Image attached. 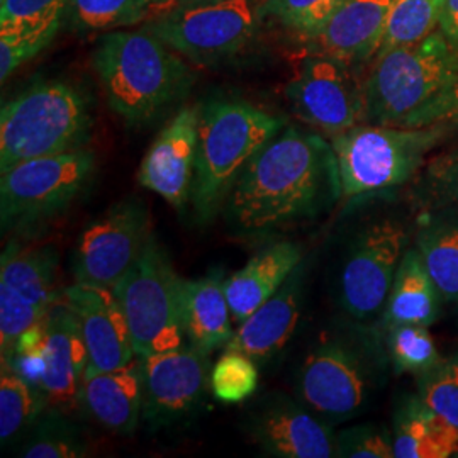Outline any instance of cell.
Returning a JSON list of instances; mask_svg holds the SVG:
<instances>
[{
    "mask_svg": "<svg viewBox=\"0 0 458 458\" xmlns=\"http://www.w3.org/2000/svg\"><path fill=\"white\" fill-rule=\"evenodd\" d=\"M342 197L331 141L285 124L242 170L229 192L226 216L238 231L262 233L316 219Z\"/></svg>",
    "mask_w": 458,
    "mask_h": 458,
    "instance_id": "cell-1",
    "label": "cell"
},
{
    "mask_svg": "<svg viewBox=\"0 0 458 458\" xmlns=\"http://www.w3.org/2000/svg\"><path fill=\"white\" fill-rule=\"evenodd\" d=\"M393 370L384 333L352 319L310 346L297 372V395L327 423L360 416Z\"/></svg>",
    "mask_w": 458,
    "mask_h": 458,
    "instance_id": "cell-2",
    "label": "cell"
},
{
    "mask_svg": "<svg viewBox=\"0 0 458 458\" xmlns=\"http://www.w3.org/2000/svg\"><path fill=\"white\" fill-rule=\"evenodd\" d=\"M92 65L115 115L141 126L185 98L196 81L185 58L148 30H113L92 51Z\"/></svg>",
    "mask_w": 458,
    "mask_h": 458,
    "instance_id": "cell-3",
    "label": "cell"
},
{
    "mask_svg": "<svg viewBox=\"0 0 458 458\" xmlns=\"http://www.w3.org/2000/svg\"><path fill=\"white\" fill-rule=\"evenodd\" d=\"M282 115L240 98H216L199 106L192 208L199 223L214 219L242 170L285 128Z\"/></svg>",
    "mask_w": 458,
    "mask_h": 458,
    "instance_id": "cell-4",
    "label": "cell"
},
{
    "mask_svg": "<svg viewBox=\"0 0 458 458\" xmlns=\"http://www.w3.org/2000/svg\"><path fill=\"white\" fill-rule=\"evenodd\" d=\"M458 79V53L440 30L423 41L378 51L363 82L365 121L408 128Z\"/></svg>",
    "mask_w": 458,
    "mask_h": 458,
    "instance_id": "cell-5",
    "label": "cell"
},
{
    "mask_svg": "<svg viewBox=\"0 0 458 458\" xmlns=\"http://www.w3.org/2000/svg\"><path fill=\"white\" fill-rule=\"evenodd\" d=\"M92 114L82 90L64 81L33 83L0 111V174L21 162L81 149Z\"/></svg>",
    "mask_w": 458,
    "mask_h": 458,
    "instance_id": "cell-6",
    "label": "cell"
},
{
    "mask_svg": "<svg viewBox=\"0 0 458 458\" xmlns=\"http://www.w3.org/2000/svg\"><path fill=\"white\" fill-rule=\"evenodd\" d=\"M446 134L440 126L403 128L363 123L331 138L344 199H359L414 181L431 149Z\"/></svg>",
    "mask_w": 458,
    "mask_h": 458,
    "instance_id": "cell-7",
    "label": "cell"
},
{
    "mask_svg": "<svg viewBox=\"0 0 458 458\" xmlns=\"http://www.w3.org/2000/svg\"><path fill=\"white\" fill-rule=\"evenodd\" d=\"M262 0H206L162 9L145 30L194 65L226 64L255 39Z\"/></svg>",
    "mask_w": 458,
    "mask_h": 458,
    "instance_id": "cell-8",
    "label": "cell"
},
{
    "mask_svg": "<svg viewBox=\"0 0 458 458\" xmlns=\"http://www.w3.org/2000/svg\"><path fill=\"white\" fill-rule=\"evenodd\" d=\"M96 157L81 148L21 162L0 177L2 229H30L68 209L92 181Z\"/></svg>",
    "mask_w": 458,
    "mask_h": 458,
    "instance_id": "cell-9",
    "label": "cell"
},
{
    "mask_svg": "<svg viewBox=\"0 0 458 458\" xmlns=\"http://www.w3.org/2000/svg\"><path fill=\"white\" fill-rule=\"evenodd\" d=\"M181 285V276L155 236L131 270L115 284L138 357L185 344Z\"/></svg>",
    "mask_w": 458,
    "mask_h": 458,
    "instance_id": "cell-10",
    "label": "cell"
},
{
    "mask_svg": "<svg viewBox=\"0 0 458 458\" xmlns=\"http://www.w3.org/2000/svg\"><path fill=\"white\" fill-rule=\"evenodd\" d=\"M411 245L404 221L380 217L353 236L340 272V304L350 319L380 318L395 272Z\"/></svg>",
    "mask_w": 458,
    "mask_h": 458,
    "instance_id": "cell-11",
    "label": "cell"
},
{
    "mask_svg": "<svg viewBox=\"0 0 458 458\" xmlns=\"http://www.w3.org/2000/svg\"><path fill=\"white\" fill-rule=\"evenodd\" d=\"M285 98L299 121L329 140L367 123L363 83L352 65L327 55L308 51L285 85Z\"/></svg>",
    "mask_w": 458,
    "mask_h": 458,
    "instance_id": "cell-12",
    "label": "cell"
},
{
    "mask_svg": "<svg viewBox=\"0 0 458 458\" xmlns=\"http://www.w3.org/2000/svg\"><path fill=\"white\" fill-rule=\"evenodd\" d=\"M58 251L11 243L0 260V346L7 357L17 340L41 323L62 295L56 291Z\"/></svg>",
    "mask_w": 458,
    "mask_h": 458,
    "instance_id": "cell-13",
    "label": "cell"
},
{
    "mask_svg": "<svg viewBox=\"0 0 458 458\" xmlns=\"http://www.w3.org/2000/svg\"><path fill=\"white\" fill-rule=\"evenodd\" d=\"M151 233L147 206L126 199L83 229L77 245L75 282L114 289L145 253Z\"/></svg>",
    "mask_w": 458,
    "mask_h": 458,
    "instance_id": "cell-14",
    "label": "cell"
},
{
    "mask_svg": "<svg viewBox=\"0 0 458 458\" xmlns=\"http://www.w3.org/2000/svg\"><path fill=\"white\" fill-rule=\"evenodd\" d=\"M143 384V420L157 429L196 410L211 382L208 355L191 344L138 357Z\"/></svg>",
    "mask_w": 458,
    "mask_h": 458,
    "instance_id": "cell-15",
    "label": "cell"
},
{
    "mask_svg": "<svg viewBox=\"0 0 458 458\" xmlns=\"http://www.w3.org/2000/svg\"><path fill=\"white\" fill-rule=\"evenodd\" d=\"M246 426L267 457H336V433L299 397L268 394L250 410Z\"/></svg>",
    "mask_w": 458,
    "mask_h": 458,
    "instance_id": "cell-16",
    "label": "cell"
},
{
    "mask_svg": "<svg viewBox=\"0 0 458 458\" xmlns=\"http://www.w3.org/2000/svg\"><path fill=\"white\" fill-rule=\"evenodd\" d=\"M197 140L199 106H183L148 148L138 170L140 185L183 209L192 197Z\"/></svg>",
    "mask_w": 458,
    "mask_h": 458,
    "instance_id": "cell-17",
    "label": "cell"
},
{
    "mask_svg": "<svg viewBox=\"0 0 458 458\" xmlns=\"http://www.w3.org/2000/svg\"><path fill=\"white\" fill-rule=\"evenodd\" d=\"M75 312L89 352V367L115 370L138 359L131 329L114 289L75 282L62 293Z\"/></svg>",
    "mask_w": 458,
    "mask_h": 458,
    "instance_id": "cell-18",
    "label": "cell"
},
{
    "mask_svg": "<svg viewBox=\"0 0 458 458\" xmlns=\"http://www.w3.org/2000/svg\"><path fill=\"white\" fill-rule=\"evenodd\" d=\"M41 361L43 374L38 389L49 408L58 412L73 410L81 403L89 352L79 319L62 297L43 319Z\"/></svg>",
    "mask_w": 458,
    "mask_h": 458,
    "instance_id": "cell-19",
    "label": "cell"
},
{
    "mask_svg": "<svg viewBox=\"0 0 458 458\" xmlns=\"http://www.w3.org/2000/svg\"><path fill=\"white\" fill-rule=\"evenodd\" d=\"M394 0H346L316 31L301 38L310 53L327 55L348 65L376 58Z\"/></svg>",
    "mask_w": 458,
    "mask_h": 458,
    "instance_id": "cell-20",
    "label": "cell"
},
{
    "mask_svg": "<svg viewBox=\"0 0 458 458\" xmlns=\"http://www.w3.org/2000/svg\"><path fill=\"white\" fill-rule=\"evenodd\" d=\"M304 284L306 263L301 262L277 293L240 323L226 350L242 352L253 360H268L280 353L299 327Z\"/></svg>",
    "mask_w": 458,
    "mask_h": 458,
    "instance_id": "cell-21",
    "label": "cell"
},
{
    "mask_svg": "<svg viewBox=\"0 0 458 458\" xmlns=\"http://www.w3.org/2000/svg\"><path fill=\"white\" fill-rule=\"evenodd\" d=\"M81 403L98 425L115 435H132L143 416V384L138 360L115 370L87 365Z\"/></svg>",
    "mask_w": 458,
    "mask_h": 458,
    "instance_id": "cell-22",
    "label": "cell"
},
{
    "mask_svg": "<svg viewBox=\"0 0 458 458\" xmlns=\"http://www.w3.org/2000/svg\"><path fill=\"white\" fill-rule=\"evenodd\" d=\"M301 262L304 251L294 242H278L253 255L243 268L225 280L233 319L243 323L277 293Z\"/></svg>",
    "mask_w": 458,
    "mask_h": 458,
    "instance_id": "cell-23",
    "label": "cell"
},
{
    "mask_svg": "<svg viewBox=\"0 0 458 458\" xmlns=\"http://www.w3.org/2000/svg\"><path fill=\"white\" fill-rule=\"evenodd\" d=\"M221 274L197 280L182 278V325L185 342L209 355L233 338V314Z\"/></svg>",
    "mask_w": 458,
    "mask_h": 458,
    "instance_id": "cell-24",
    "label": "cell"
},
{
    "mask_svg": "<svg viewBox=\"0 0 458 458\" xmlns=\"http://www.w3.org/2000/svg\"><path fill=\"white\" fill-rule=\"evenodd\" d=\"M394 458L458 455V431L416 394H403L394 408Z\"/></svg>",
    "mask_w": 458,
    "mask_h": 458,
    "instance_id": "cell-25",
    "label": "cell"
},
{
    "mask_svg": "<svg viewBox=\"0 0 458 458\" xmlns=\"http://www.w3.org/2000/svg\"><path fill=\"white\" fill-rule=\"evenodd\" d=\"M442 302L420 251L410 246L395 272L391 293L380 316V331L401 325L429 327L438 319Z\"/></svg>",
    "mask_w": 458,
    "mask_h": 458,
    "instance_id": "cell-26",
    "label": "cell"
},
{
    "mask_svg": "<svg viewBox=\"0 0 458 458\" xmlns=\"http://www.w3.org/2000/svg\"><path fill=\"white\" fill-rule=\"evenodd\" d=\"M414 248L443 302L458 304V213H423L414 234Z\"/></svg>",
    "mask_w": 458,
    "mask_h": 458,
    "instance_id": "cell-27",
    "label": "cell"
},
{
    "mask_svg": "<svg viewBox=\"0 0 458 458\" xmlns=\"http://www.w3.org/2000/svg\"><path fill=\"white\" fill-rule=\"evenodd\" d=\"M155 0H68L66 26L79 34L107 33L141 22Z\"/></svg>",
    "mask_w": 458,
    "mask_h": 458,
    "instance_id": "cell-28",
    "label": "cell"
},
{
    "mask_svg": "<svg viewBox=\"0 0 458 458\" xmlns=\"http://www.w3.org/2000/svg\"><path fill=\"white\" fill-rule=\"evenodd\" d=\"M48 406L45 395L33 384L2 361L0 377V442L5 445L19 433L36 425Z\"/></svg>",
    "mask_w": 458,
    "mask_h": 458,
    "instance_id": "cell-29",
    "label": "cell"
},
{
    "mask_svg": "<svg viewBox=\"0 0 458 458\" xmlns=\"http://www.w3.org/2000/svg\"><path fill=\"white\" fill-rule=\"evenodd\" d=\"M412 197L423 213H458V147L426 162L414 177Z\"/></svg>",
    "mask_w": 458,
    "mask_h": 458,
    "instance_id": "cell-30",
    "label": "cell"
},
{
    "mask_svg": "<svg viewBox=\"0 0 458 458\" xmlns=\"http://www.w3.org/2000/svg\"><path fill=\"white\" fill-rule=\"evenodd\" d=\"M443 0H394L378 51L420 43L440 24Z\"/></svg>",
    "mask_w": 458,
    "mask_h": 458,
    "instance_id": "cell-31",
    "label": "cell"
},
{
    "mask_svg": "<svg viewBox=\"0 0 458 458\" xmlns=\"http://www.w3.org/2000/svg\"><path fill=\"white\" fill-rule=\"evenodd\" d=\"M65 21H48L38 24L0 26V81L5 82L17 70L55 39Z\"/></svg>",
    "mask_w": 458,
    "mask_h": 458,
    "instance_id": "cell-32",
    "label": "cell"
},
{
    "mask_svg": "<svg viewBox=\"0 0 458 458\" xmlns=\"http://www.w3.org/2000/svg\"><path fill=\"white\" fill-rule=\"evenodd\" d=\"M382 333L395 376H416L442 359L428 327L401 325Z\"/></svg>",
    "mask_w": 458,
    "mask_h": 458,
    "instance_id": "cell-33",
    "label": "cell"
},
{
    "mask_svg": "<svg viewBox=\"0 0 458 458\" xmlns=\"http://www.w3.org/2000/svg\"><path fill=\"white\" fill-rule=\"evenodd\" d=\"M416 393L458 431V350L416 374Z\"/></svg>",
    "mask_w": 458,
    "mask_h": 458,
    "instance_id": "cell-34",
    "label": "cell"
},
{
    "mask_svg": "<svg viewBox=\"0 0 458 458\" xmlns=\"http://www.w3.org/2000/svg\"><path fill=\"white\" fill-rule=\"evenodd\" d=\"M211 391L225 404H240L248 401L259 387L257 363L246 353L226 350L211 370Z\"/></svg>",
    "mask_w": 458,
    "mask_h": 458,
    "instance_id": "cell-35",
    "label": "cell"
},
{
    "mask_svg": "<svg viewBox=\"0 0 458 458\" xmlns=\"http://www.w3.org/2000/svg\"><path fill=\"white\" fill-rule=\"evenodd\" d=\"M31 438L22 448L26 458H82L90 455V448L75 426L66 423L58 414L38 420Z\"/></svg>",
    "mask_w": 458,
    "mask_h": 458,
    "instance_id": "cell-36",
    "label": "cell"
},
{
    "mask_svg": "<svg viewBox=\"0 0 458 458\" xmlns=\"http://www.w3.org/2000/svg\"><path fill=\"white\" fill-rule=\"evenodd\" d=\"M346 0H262L263 19H270L301 38L316 31Z\"/></svg>",
    "mask_w": 458,
    "mask_h": 458,
    "instance_id": "cell-37",
    "label": "cell"
},
{
    "mask_svg": "<svg viewBox=\"0 0 458 458\" xmlns=\"http://www.w3.org/2000/svg\"><path fill=\"white\" fill-rule=\"evenodd\" d=\"M336 457L394 458L393 429L376 423L344 428L336 433Z\"/></svg>",
    "mask_w": 458,
    "mask_h": 458,
    "instance_id": "cell-38",
    "label": "cell"
},
{
    "mask_svg": "<svg viewBox=\"0 0 458 458\" xmlns=\"http://www.w3.org/2000/svg\"><path fill=\"white\" fill-rule=\"evenodd\" d=\"M68 0H0V26L65 21Z\"/></svg>",
    "mask_w": 458,
    "mask_h": 458,
    "instance_id": "cell-39",
    "label": "cell"
},
{
    "mask_svg": "<svg viewBox=\"0 0 458 458\" xmlns=\"http://www.w3.org/2000/svg\"><path fill=\"white\" fill-rule=\"evenodd\" d=\"M440 126L448 130H458V79L442 96L429 102L420 114L414 115L408 128Z\"/></svg>",
    "mask_w": 458,
    "mask_h": 458,
    "instance_id": "cell-40",
    "label": "cell"
},
{
    "mask_svg": "<svg viewBox=\"0 0 458 458\" xmlns=\"http://www.w3.org/2000/svg\"><path fill=\"white\" fill-rule=\"evenodd\" d=\"M438 30L458 53V0H443Z\"/></svg>",
    "mask_w": 458,
    "mask_h": 458,
    "instance_id": "cell-41",
    "label": "cell"
},
{
    "mask_svg": "<svg viewBox=\"0 0 458 458\" xmlns=\"http://www.w3.org/2000/svg\"><path fill=\"white\" fill-rule=\"evenodd\" d=\"M192 2H206V0H155V7L166 9V7H174V5H181V4H192Z\"/></svg>",
    "mask_w": 458,
    "mask_h": 458,
    "instance_id": "cell-42",
    "label": "cell"
}]
</instances>
